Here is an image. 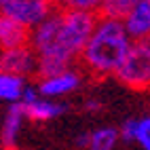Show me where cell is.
<instances>
[{
  "label": "cell",
  "mask_w": 150,
  "mask_h": 150,
  "mask_svg": "<svg viewBox=\"0 0 150 150\" xmlns=\"http://www.w3.org/2000/svg\"><path fill=\"white\" fill-rule=\"evenodd\" d=\"M97 17L99 15L93 13L57 6L47 21L34 28L30 36V47L38 55V76L64 72L81 62Z\"/></svg>",
  "instance_id": "1"
},
{
  "label": "cell",
  "mask_w": 150,
  "mask_h": 150,
  "mask_svg": "<svg viewBox=\"0 0 150 150\" xmlns=\"http://www.w3.org/2000/svg\"><path fill=\"white\" fill-rule=\"evenodd\" d=\"M133 40L127 34L121 19L97 17V23L91 32V38L81 55V66L87 74L95 78L116 76Z\"/></svg>",
  "instance_id": "2"
},
{
  "label": "cell",
  "mask_w": 150,
  "mask_h": 150,
  "mask_svg": "<svg viewBox=\"0 0 150 150\" xmlns=\"http://www.w3.org/2000/svg\"><path fill=\"white\" fill-rule=\"evenodd\" d=\"M114 78L127 89L148 91L150 89V38L133 40Z\"/></svg>",
  "instance_id": "3"
},
{
  "label": "cell",
  "mask_w": 150,
  "mask_h": 150,
  "mask_svg": "<svg viewBox=\"0 0 150 150\" xmlns=\"http://www.w3.org/2000/svg\"><path fill=\"white\" fill-rule=\"evenodd\" d=\"M57 8V2L53 0H8V4L2 8L6 15L23 23L28 30L38 28L42 21H47Z\"/></svg>",
  "instance_id": "4"
},
{
  "label": "cell",
  "mask_w": 150,
  "mask_h": 150,
  "mask_svg": "<svg viewBox=\"0 0 150 150\" xmlns=\"http://www.w3.org/2000/svg\"><path fill=\"white\" fill-rule=\"evenodd\" d=\"M21 104L25 108L28 121H32V123H49V121H55V118H59L68 110V106L64 102L45 97V95L38 93L36 87H30V85H28L25 93H23Z\"/></svg>",
  "instance_id": "5"
},
{
  "label": "cell",
  "mask_w": 150,
  "mask_h": 150,
  "mask_svg": "<svg viewBox=\"0 0 150 150\" xmlns=\"http://www.w3.org/2000/svg\"><path fill=\"white\" fill-rule=\"evenodd\" d=\"M34 87L45 97L62 99V97L76 93L83 87V74L74 68H68L64 72H57V74H51V76H38Z\"/></svg>",
  "instance_id": "6"
},
{
  "label": "cell",
  "mask_w": 150,
  "mask_h": 150,
  "mask_svg": "<svg viewBox=\"0 0 150 150\" xmlns=\"http://www.w3.org/2000/svg\"><path fill=\"white\" fill-rule=\"evenodd\" d=\"M0 59H2V72L15 74L25 81L30 76H38V55L30 45L0 53Z\"/></svg>",
  "instance_id": "7"
},
{
  "label": "cell",
  "mask_w": 150,
  "mask_h": 150,
  "mask_svg": "<svg viewBox=\"0 0 150 150\" xmlns=\"http://www.w3.org/2000/svg\"><path fill=\"white\" fill-rule=\"evenodd\" d=\"M25 121H28V114H25L23 104L21 102L8 104V110L2 121V129H0V146H2V150L19 148V137H21Z\"/></svg>",
  "instance_id": "8"
},
{
  "label": "cell",
  "mask_w": 150,
  "mask_h": 150,
  "mask_svg": "<svg viewBox=\"0 0 150 150\" xmlns=\"http://www.w3.org/2000/svg\"><path fill=\"white\" fill-rule=\"evenodd\" d=\"M30 36H32V30H28L17 19L0 11V53L30 45Z\"/></svg>",
  "instance_id": "9"
},
{
  "label": "cell",
  "mask_w": 150,
  "mask_h": 150,
  "mask_svg": "<svg viewBox=\"0 0 150 150\" xmlns=\"http://www.w3.org/2000/svg\"><path fill=\"white\" fill-rule=\"evenodd\" d=\"M118 129L125 142H135L142 150H150V112L127 118Z\"/></svg>",
  "instance_id": "10"
},
{
  "label": "cell",
  "mask_w": 150,
  "mask_h": 150,
  "mask_svg": "<svg viewBox=\"0 0 150 150\" xmlns=\"http://www.w3.org/2000/svg\"><path fill=\"white\" fill-rule=\"evenodd\" d=\"M123 23H125L127 34L131 36V40L150 38V4L146 0H142V2L123 19Z\"/></svg>",
  "instance_id": "11"
},
{
  "label": "cell",
  "mask_w": 150,
  "mask_h": 150,
  "mask_svg": "<svg viewBox=\"0 0 150 150\" xmlns=\"http://www.w3.org/2000/svg\"><path fill=\"white\" fill-rule=\"evenodd\" d=\"M25 89H28L25 78H19L8 72H0V102H8V104L21 102Z\"/></svg>",
  "instance_id": "12"
},
{
  "label": "cell",
  "mask_w": 150,
  "mask_h": 150,
  "mask_svg": "<svg viewBox=\"0 0 150 150\" xmlns=\"http://www.w3.org/2000/svg\"><path fill=\"white\" fill-rule=\"evenodd\" d=\"M121 129L116 127H97L93 131H89V148L87 150H116L118 142H121Z\"/></svg>",
  "instance_id": "13"
},
{
  "label": "cell",
  "mask_w": 150,
  "mask_h": 150,
  "mask_svg": "<svg viewBox=\"0 0 150 150\" xmlns=\"http://www.w3.org/2000/svg\"><path fill=\"white\" fill-rule=\"evenodd\" d=\"M139 2H142V0H104L99 15L110 17V19H121L123 21Z\"/></svg>",
  "instance_id": "14"
},
{
  "label": "cell",
  "mask_w": 150,
  "mask_h": 150,
  "mask_svg": "<svg viewBox=\"0 0 150 150\" xmlns=\"http://www.w3.org/2000/svg\"><path fill=\"white\" fill-rule=\"evenodd\" d=\"M102 4H104V0H57V6L85 11V13H93V15L102 11Z\"/></svg>",
  "instance_id": "15"
},
{
  "label": "cell",
  "mask_w": 150,
  "mask_h": 150,
  "mask_svg": "<svg viewBox=\"0 0 150 150\" xmlns=\"http://www.w3.org/2000/svg\"><path fill=\"white\" fill-rule=\"evenodd\" d=\"M76 146H78V148H83V150H87V148H89V131L76 137Z\"/></svg>",
  "instance_id": "16"
},
{
  "label": "cell",
  "mask_w": 150,
  "mask_h": 150,
  "mask_svg": "<svg viewBox=\"0 0 150 150\" xmlns=\"http://www.w3.org/2000/svg\"><path fill=\"white\" fill-rule=\"evenodd\" d=\"M99 108H102V104H99L97 99H87V104H85V110H89V112H95Z\"/></svg>",
  "instance_id": "17"
},
{
  "label": "cell",
  "mask_w": 150,
  "mask_h": 150,
  "mask_svg": "<svg viewBox=\"0 0 150 150\" xmlns=\"http://www.w3.org/2000/svg\"><path fill=\"white\" fill-rule=\"evenodd\" d=\"M6 4H8V0H0V11H2V8H4Z\"/></svg>",
  "instance_id": "18"
},
{
  "label": "cell",
  "mask_w": 150,
  "mask_h": 150,
  "mask_svg": "<svg viewBox=\"0 0 150 150\" xmlns=\"http://www.w3.org/2000/svg\"><path fill=\"white\" fill-rule=\"evenodd\" d=\"M0 72H2V59H0Z\"/></svg>",
  "instance_id": "19"
},
{
  "label": "cell",
  "mask_w": 150,
  "mask_h": 150,
  "mask_svg": "<svg viewBox=\"0 0 150 150\" xmlns=\"http://www.w3.org/2000/svg\"><path fill=\"white\" fill-rule=\"evenodd\" d=\"M146 2H148V4H150V0H146Z\"/></svg>",
  "instance_id": "20"
}]
</instances>
